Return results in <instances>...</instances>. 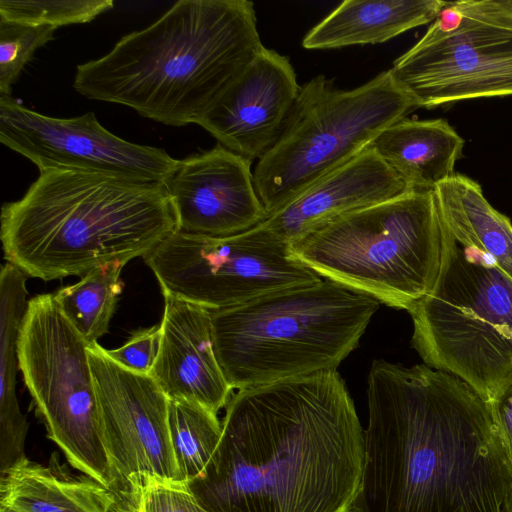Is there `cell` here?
<instances>
[{"label": "cell", "mask_w": 512, "mask_h": 512, "mask_svg": "<svg viewBox=\"0 0 512 512\" xmlns=\"http://www.w3.org/2000/svg\"><path fill=\"white\" fill-rule=\"evenodd\" d=\"M361 485L349 512H502L512 461L491 404L425 364L372 362Z\"/></svg>", "instance_id": "cell-1"}, {"label": "cell", "mask_w": 512, "mask_h": 512, "mask_svg": "<svg viewBox=\"0 0 512 512\" xmlns=\"http://www.w3.org/2000/svg\"><path fill=\"white\" fill-rule=\"evenodd\" d=\"M219 444L186 482L209 512H349L364 429L337 370L239 389Z\"/></svg>", "instance_id": "cell-2"}, {"label": "cell", "mask_w": 512, "mask_h": 512, "mask_svg": "<svg viewBox=\"0 0 512 512\" xmlns=\"http://www.w3.org/2000/svg\"><path fill=\"white\" fill-rule=\"evenodd\" d=\"M263 47L253 2L180 0L78 65L73 87L165 125L199 124Z\"/></svg>", "instance_id": "cell-3"}, {"label": "cell", "mask_w": 512, "mask_h": 512, "mask_svg": "<svg viewBox=\"0 0 512 512\" xmlns=\"http://www.w3.org/2000/svg\"><path fill=\"white\" fill-rule=\"evenodd\" d=\"M175 232L164 184L93 171H40L21 199L1 209L4 259L43 281L145 257Z\"/></svg>", "instance_id": "cell-4"}, {"label": "cell", "mask_w": 512, "mask_h": 512, "mask_svg": "<svg viewBox=\"0 0 512 512\" xmlns=\"http://www.w3.org/2000/svg\"><path fill=\"white\" fill-rule=\"evenodd\" d=\"M380 302L327 279L211 311L213 345L235 390L337 370Z\"/></svg>", "instance_id": "cell-5"}, {"label": "cell", "mask_w": 512, "mask_h": 512, "mask_svg": "<svg viewBox=\"0 0 512 512\" xmlns=\"http://www.w3.org/2000/svg\"><path fill=\"white\" fill-rule=\"evenodd\" d=\"M321 278L409 311L434 287L443 229L433 190H413L337 218L292 246Z\"/></svg>", "instance_id": "cell-6"}, {"label": "cell", "mask_w": 512, "mask_h": 512, "mask_svg": "<svg viewBox=\"0 0 512 512\" xmlns=\"http://www.w3.org/2000/svg\"><path fill=\"white\" fill-rule=\"evenodd\" d=\"M442 229L437 281L408 311L412 345L425 365L458 377L491 402L512 381V280L459 244L443 222Z\"/></svg>", "instance_id": "cell-7"}, {"label": "cell", "mask_w": 512, "mask_h": 512, "mask_svg": "<svg viewBox=\"0 0 512 512\" xmlns=\"http://www.w3.org/2000/svg\"><path fill=\"white\" fill-rule=\"evenodd\" d=\"M419 107L390 69L351 90L324 75L300 86L279 138L253 171L268 216Z\"/></svg>", "instance_id": "cell-8"}, {"label": "cell", "mask_w": 512, "mask_h": 512, "mask_svg": "<svg viewBox=\"0 0 512 512\" xmlns=\"http://www.w3.org/2000/svg\"><path fill=\"white\" fill-rule=\"evenodd\" d=\"M89 346L54 294L28 300L17 357L36 414L68 463L111 490L113 479L99 434Z\"/></svg>", "instance_id": "cell-9"}, {"label": "cell", "mask_w": 512, "mask_h": 512, "mask_svg": "<svg viewBox=\"0 0 512 512\" xmlns=\"http://www.w3.org/2000/svg\"><path fill=\"white\" fill-rule=\"evenodd\" d=\"M390 71L428 109L512 96V18L491 0L448 2Z\"/></svg>", "instance_id": "cell-10"}, {"label": "cell", "mask_w": 512, "mask_h": 512, "mask_svg": "<svg viewBox=\"0 0 512 512\" xmlns=\"http://www.w3.org/2000/svg\"><path fill=\"white\" fill-rule=\"evenodd\" d=\"M163 295L211 311L322 278L261 223L225 237L175 232L143 257Z\"/></svg>", "instance_id": "cell-11"}, {"label": "cell", "mask_w": 512, "mask_h": 512, "mask_svg": "<svg viewBox=\"0 0 512 512\" xmlns=\"http://www.w3.org/2000/svg\"><path fill=\"white\" fill-rule=\"evenodd\" d=\"M88 355L114 508L146 477L183 481L171 443L167 395L150 374L124 368L98 343L89 346Z\"/></svg>", "instance_id": "cell-12"}, {"label": "cell", "mask_w": 512, "mask_h": 512, "mask_svg": "<svg viewBox=\"0 0 512 512\" xmlns=\"http://www.w3.org/2000/svg\"><path fill=\"white\" fill-rule=\"evenodd\" d=\"M0 142L40 171L84 170L164 184L178 162L163 149L112 134L93 112L54 118L24 107L11 96H0Z\"/></svg>", "instance_id": "cell-13"}, {"label": "cell", "mask_w": 512, "mask_h": 512, "mask_svg": "<svg viewBox=\"0 0 512 512\" xmlns=\"http://www.w3.org/2000/svg\"><path fill=\"white\" fill-rule=\"evenodd\" d=\"M251 164L219 143L178 160L164 183L178 231L225 237L265 221L268 213L256 192Z\"/></svg>", "instance_id": "cell-14"}, {"label": "cell", "mask_w": 512, "mask_h": 512, "mask_svg": "<svg viewBox=\"0 0 512 512\" xmlns=\"http://www.w3.org/2000/svg\"><path fill=\"white\" fill-rule=\"evenodd\" d=\"M299 89L289 58L264 46L198 125L235 154L260 159L279 138Z\"/></svg>", "instance_id": "cell-15"}, {"label": "cell", "mask_w": 512, "mask_h": 512, "mask_svg": "<svg viewBox=\"0 0 512 512\" xmlns=\"http://www.w3.org/2000/svg\"><path fill=\"white\" fill-rule=\"evenodd\" d=\"M163 296L160 343L150 375L169 399L195 402L218 414L234 389L215 354L211 310Z\"/></svg>", "instance_id": "cell-16"}, {"label": "cell", "mask_w": 512, "mask_h": 512, "mask_svg": "<svg viewBox=\"0 0 512 512\" xmlns=\"http://www.w3.org/2000/svg\"><path fill=\"white\" fill-rule=\"evenodd\" d=\"M413 191L369 146L261 224L293 246L337 218Z\"/></svg>", "instance_id": "cell-17"}, {"label": "cell", "mask_w": 512, "mask_h": 512, "mask_svg": "<svg viewBox=\"0 0 512 512\" xmlns=\"http://www.w3.org/2000/svg\"><path fill=\"white\" fill-rule=\"evenodd\" d=\"M113 492L71 474L53 453L47 466L26 456L1 474L0 509L11 512H112Z\"/></svg>", "instance_id": "cell-18"}, {"label": "cell", "mask_w": 512, "mask_h": 512, "mask_svg": "<svg viewBox=\"0 0 512 512\" xmlns=\"http://www.w3.org/2000/svg\"><path fill=\"white\" fill-rule=\"evenodd\" d=\"M448 2L441 0H345L303 38L308 50L378 44L432 23Z\"/></svg>", "instance_id": "cell-19"}, {"label": "cell", "mask_w": 512, "mask_h": 512, "mask_svg": "<svg viewBox=\"0 0 512 512\" xmlns=\"http://www.w3.org/2000/svg\"><path fill=\"white\" fill-rule=\"evenodd\" d=\"M464 143L444 119L404 118L384 129L370 146L412 190H433L455 173Z\"/></svg>", "instance_id": "cell-20"}, {"label": "cell", "mask_w": 512, "mask_h": 512, "mask_svg": "<svg viewBox=\"0 0 512 512\" xmlns=\"http://www.w3.org/2000/svg\"><path fill=\"white\" fill-rule=\"evenodd\" d=\"M433 191L441 220L454 239L492 260L512 280V223L488 202L481 185L454 173Z\"/></svg>", "instance_id": "cell-21"}, {"label": "cell", "mask_w": 512, "mask_h": 512, "mask_svg": "<svg viewBox=\"0 0 512 512\" xmlns=\"http://www.w3.org/2000/svg\"><path fill=\"white\" fill-rule=\"evenodd\" d=\"M27 275L6 262L0 272V473L25 456L28 422L16 395L17 342L28 301Z\"/></svg>", "instance_id": "cell-22"}, {"label": "cell", "mask_w": 512, "mask_h": 512, "mask_svg": "<svg viewBox=\"0 0 512 512\" xmlns=\"http://www.w3.org/2000/svg\"><path fill=\"white\" fill-rule=\"evenodd\" d=\"M124 265L117 261L96 267L79 282L61 287L54 294L67 319L89 345L97 344L109 331L123 289Z\"/></svg>", "instance_id": "cell-23"}, {"label": "cell", "mask_w": 512, "mask_h": 512, "mask_svg": "<svg viewBox=\"0 0 512 512\" xmlns=\"http://www.w3.org/2000/svg\"><path fill=\"white\" fill-rule=\"evenodd\" d=\"M169 430L182 480L201 476L221 438L218 414L195 402L169 399Z\"/></svg>", "instance_id": "cell-24"}, {"label": "cell", "mask_w": 512, "mask_h": 512, "mask_svg": "<svg viewBox=\"0 0 512 512\" xmlns=\"http://www.w3.org/2000/svg\"><path fill=\"white\" fill-rule=\"evenodd\" d=\"M113 7L111 0H0V19L58 28L90 22Z\"/></svg>", "instance_id": "cell-25"}, {"label": "cell", "mask_w": 512, "mask_h": 512, "mask_svg": "<svg viewBox=\"0 0 512 512\" xmlns=\"http://www.w3.org/2000/svg\"><path fill=\"white\" fill-rule=\"evenodd\" d=\"M57 28L0 19V96H10L35 51L54 38Z\"/></svg>", "instance_id": "cell-26"}, {"label": "cell", "mask_w": 512, "mask_h": 512, "mask_svg": "<svg viewBox=\"0 0 512 512\" xmlns=\"http://www.w3.org/2000/svg\"><path fill=\"white\" fill-rule=\"evenodd\" d=\"M113 512H209L184 481L146 477Z\"/></svg>", "instance_id": "cell-27"}, {"label": "cell", "mask_w": 512, "mask_h": 512, "mask_svg": "<svg viewBox=\"0 0 512 512\" xmlns=\"http://www.w3.org/2000/svg\"><path fill=\"white\" fill-rule=\"evenodd\" d=\"M160 335V324L137 330L124 345L107 350V353L126 369L141 374H150L157 357Z\"/></svg>", "instance_id": "cell-28"}, {"label": "cell", "mask_w": 512, "mask_h": 512, "mask_svg": "<svg viewBox=\"0 0 512 512\" xmlns=\"http://www.w3.org/2000/svg\"><path fill=\"white\" fill-rule=\"evenodd\" d=\"M490 404L495 422L512 461V381Z\"/></svg>", "instance_id": "cell-29"}, {"label": "cell", "mask_w": 512, "mask_h": 512, "mask_svg": "<svg viewBox=\"0 0 512 512\" xmlns=\"http://www.w3.org/2000/svg\"><path fill=\"white\" fill-rule=\"evenodd\" d=\"M496 8L512 18V0H491Z\"/></svg>", "instance_id": "cell-30"}, {"label": "cell", "mask_w": 512, "mask_h": 512, "mask_svg": "<svg viewBox=\"0 0 512 512\" xmlns=\"http://www.w3.org/2000/svg\"><path fill=\"white\" fill-rule=\"evenodd\" d=\"M502 512H512V484L506 492L503 501Z\"/></svg>", "instance_id": "cell-31"}, {"label": "cell", "mask_w": 512, "mask_h": 512, "mask_svg": "<svg viewBox=\"0 0 512 512\" xmlns=\"http://www.w3.org/2000/svg\"><path fill=\"white\" fill-rule=\"evenodd\" d=\"M0 512H11V511H8V510H5V509H0Z\"/></svg>", "instance_id": "cell-32"}]
</instances>
